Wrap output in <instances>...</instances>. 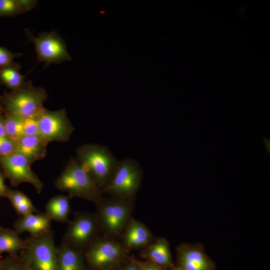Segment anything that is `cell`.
Masks as SVG:
<instances>
[{"label": "cell", "instance_id": "12", "mask_svg": "<svg viewBox=\"0 0 270 270\" xmlns=\"http://www.w3.org/2000/svg\"><path fill=\"white\" fill-rule=\"evenodd\" d=\"M177 262L182 270H216L200 244H182L176 248Z\"/></svg>", "mask_w": 270, "mask_h": 270}, {"label": "cell", "instance_id": "27", "mask_svg": "<svg viewBox=\"0 0 270 270\" xmlns=\"http://www.w3.org/2000/svg\"><path fill=\"white\" fill-rule=\"evenodd\" d=\"M20 56L21 54L13 53L7 48L0 46V68L8 66L13 62L14 58Z\"/></svg>", "mask_w": 270, "mask_h": 270}, {"label": "cell", "instance_id": "33", "mask_svg": "<svg viewBox=\"0 0 270 270\" xmlns=\"http://www.w3.org/2000/svg\"><path fill=\"white\" fill-rule=\"evenodd\" d=\"M2 84H1L0 82V86ZM2 95H1L0 94V110H2Z\"/></svg>", "mask_w": 270, "mask_h": 270}, {"label": "cell", "instance_id": "24", "mask_svg": "<svg viewBox=\"0 0 270 270\" xmlns=\"http://www.w3.org/2000/svg\"><path fill=\"white\" fill-rule=\"evenodd\" d=\"M0 270H32L20 256L9 255L2 260Z\"/></svg>", "mask_w": 270, "mask_h": 270}, {"label": "cell", "instance_id": "15", "mask_svg": "<svg viewBox=\"0 0 270 270\" xmlns=\"http://www.w3.org/2000/svg\"><path fill=\"white\" fill-rule=\"evenodd\" d=\"M142 256L150 262L163 268H174L169 244L164 238L151 242L142 252Z\"/></svg>", "mask_w": 270, "mask_h": 270}, {"label": "cell", "instance_id": "2", "mask_svg": "<svg viewBox=\"0 0 270 270\" xmlns=\"http://www.w3.org/2000/svg\"><path fill=\"white\" fill-rule=\"evenodd\" d=\"M56 188L72 198L77 197L96 203L103 192L76 158H71L54 181Z\"/></svg>", "mask_w": 270, "mask_h": 270}, {"label": "cell", "instance_id": "1", "mask_svg": "<svg viewBox=\"0 0 270 270\" xmlns=\"http://www.w3.org/2000/svg\"><path fill=\"white\" fill-rule=\"evenodd\" d=\"M76 158L102 190L110 182L118 160L106 146L86 144L76 150Z\"/></svg>", "mask_w": 270, "mask_h": 270}, {"label": "cell", "instance_id": "3", "mask_svg": "<svg viewBox=\"0 0 270 270\" xmlns=\"http://www.w3.org/2000/svg\"><path fill=\"white\" fill-rule=\"evenodd\" d=\"M134 200L102 197L96 204L100 228L109 237L121 236L131 218Z\"/></svg>", "mask_w": 270, "mask_h": 270}, {"label": "cell", "instance_id": "7", "mask_svg": "<svg viewBox=\"0 0 270 270\" xmlns=\"http://www.w3.org/2000/svg\"><path fill=\"white\" fill-rule=\"evenodd\" d=\"M122 244L110 238H96L84 251L85 260L94 269L120 266L128 258Z\"/></svg>", "mask_w": 270, "mask_h": 270}, {"label": "cell", "instance_id": "23", "mask_svg": "<svg viewBox=\"0 0 270 270\" xmlns=\"http://www.w3.org/2000/svg\"><path fill=\"white\" fill-rule=\"evenodd\" d=\"M6 136L16 141L24 136V118L12 113H4Z\"/></svg>", "mask_w": 270, "mask_h": 270}, {"label": "cell", "instance_id": "34", "mask_svg": "<svg viewBox=\"0 0 270 270\" xmlns=\"http://www.w3.org/2000/svg\"><path fill=\"white\" fill-rule=\"evenodd\" d=\"M2 252L0 251V266L1 264V263H2V259L1 258V254H2Z\"/></svg>", "mask_w": 270, "mask_h": 270}, {"label": "cell", "instance_id": "35", "mask_svg": "<svg viewBox=\"0 0 270 270\" xmlns=\"http://www.w3.org/2000/svg\"><path fill=\"white\" fill-rule=\"evenodd\" d=\"M174 270H182L178 268H177V269H175Z\"/></svg>", "mask_w": 270, "mask_h": 270}, {"label": "cell", "instance_id": "32", "mask_svg": "<svg viewBox=\"0 0 270 270\" xmlns=\"http://www.w3.org/2000/svg\"><path fill=\"white\" fill-rule=\"evenodd\" d=\"M120 266L104 269H94L92 270H119Z\"/></svg>", "mask_w": 270, "mask_h": 270}, {"label": "cell", "instance_id": "11", "mask_svg": "<svg viewBox=\"0 0 270 270\" xmlns=\"http://www.w3.org/2000/svg\"><path fill=\"white\" fill-rule=\"evenodd\" d=\"M38 118L40 136L48 143L66 142L74 130L64 108L52 111L44 108Z\"/></svg>", "mask_w": 270, "mask_h": 270}, {"label": "cell", "instance_id": "13", "mask_svg": "<svg viewBox=\"0 0 270 270\" xmlns=\"http://www.w3.org/2000/svg\"><path fill=\"white\" fill-rule=\"evenodd\" d=\"M50 222L45 212L30 214L20 216L14 222V230L18 235L26 232L32 236H38L51 230Z\"/></svg>", "mask_w": 270, "mask_h": 270}, {"label": "cell", "instance_id": "22", "mask_svg": "<svg viewBox=\"0 0 270 270\" xmlns=\"http://www.w3.org/2000/svg\"><path fill=\"white\" fill-rule=\"evenodd\" d=\"M38 4L34 0H0V17H12L32 9Z\"/></svg>", "mask_w": 270, "mask_h": 270}, {"label": "cell", "instance_id": "20", "mask_svg": "<svg viewBox=\"0 0 270 270\" xmlns=\"http://www.w3.org/2000/svg\"><path fill=\"white\" fill-rule=\"evenodd\" d=\"M26 240L21 238L14 230L2 227L0 230V250L2 252H7L10 255H16L25 249Z\"/></svg>", "mask_w": 270, "mask_h": 270}, {"label": "cell", "instance_id": "31", "mask_svg": "<svg viewBox=\"0 0 270 270\" xmlns=\"http://www.w3.org/2000/svg\"><path fill=\"white\" fill-rule=\"evenodd\" d=\"M0 110V136H7L4 126V114Z\"/></svg>", "mask_w": 270, "mask_h": 270}, {"label": "cell", "instance_id": "5", "mask_svg": "<svg viewBox=\"0 0 270 270\" xmlns=\"http://www.w3.org/2000/svg\"><path fill=\"white\" fill-rule=\"evenodd\" d=\"M142 178V170L136 160L131 158L118 160L110 182L102 190L103 193L114 198L134 200Z\"/></svg>", "mask_w": 270, "mask_h": 270}, {"label": "cell", "instance_id": "29", "mask_svg": "<svg viewBox=\"0 0 270 270\" xmlns=\"http://www.w3.org/2000/svg\"><path fill=\"white\" fill-rule=\"evenodd\" d=\"M5 175L0 168V198H7L8 187L4 184Z\"/></svg>", "mask_w": 270, "mask_h": 270}, {"label": "cell", "instance_id": "16", "mask_svg": "<svg viewBox=\"0 0 270 270\" xmlns=\"http://www.w3.org/2000/svg\"><path fill=\"white\" fill-rule=\"evenodd\" d=\"M83 252L62 241L56 247L58 270H85Z\"/></svg>", "mask_w": 270, "mask_h": 270}, {"label": "cell", "instance_id": "9", "mask_svg": "<svg viewBox=\"0 0 270 270\" xmlns=\"http://www.w3.org/2000/svg\"><path fill=\"white\" fill-rule=\"evenodd\" d=\"M26 34L34 45L38 61L43 62L45 66L72 60L65 42L54 32H42L36 36L26 30Z\"/></svg>", "mask_w": 270, "mask_h": 270}, {"label": "cell", "instance_id": "21", "mask_svg": "<svg viewBox=\"0 0 270 270\" xmlns=\"http://www.w3.org/2000/svg\"><path fill=\"white\" fill-rule=\"evenodd\" d=\"M6 198L20 216L40 212L28 196L18 190L8 187Z\"/></svg>", "mask_w": 270, "mask_h": 270}, {"label": "cell", "instance_id": "19", "mask_svg": "<svg viewBox=\"0 0 270 270\" xmlns=\"http://www.w3.org/2000/svg\"><path fill=\"white\" fill-rule=\"evenodd\" d=\"M20 66L14 62L0 68V82L11 90L22 88L28 85L30 82L25 80L26 75H22L20 70Z\"/></svg>", "mask_w": 270, "mask_h": 270}, {"label": "cell", "instance_id": "14", "mask_svg": "<svg viewBox=\"0 0 270 270\" xmlns=\"http://www.w3.org/2000/svg\"><path fill=\"white\" fill-rule=\"evenodd\" d=\"M122 236V244L126 250L145 248L152 240L148 228L140 222L131 218Z\"/></svg>", "mask_w": 270, "mask_h": 270}, {"label": "cell", "instance_id": "6", "mask_svg": "<svg viewBox=\"0 0 270 270\" xmlns=\"http://www.w3.org/2000/svg\"><path fill=\"white\" fill-rule=\"evenodd\" d=\"M20 257L32 270H58L54 232L26 239Z\"/></svg>", "mask_w": 270, "mask_h": 270}, {"label": "cell", "instance_id": "8", "mask_svg": "<svg viewBox=\"0 0 270 270\" xmlns=\"http://www.w3.org/2000/svg\"><path fill=\"white\" fill-rule=\"evenodd\" d=\"M62 240L72 248L84 251L96 238L100 228L96 214L76 212L68 223Z\"/></svg>", "mask_w": 270, "mask_h": 270}, {"label": "cell", "instance_id": "26", "mask_svg": "<svg viewBox=\"0 0 270 270\" xmlns=\"http://www.w3.org/2000/svg\"><path fill=\"white\" fill-rule=\"evenodd\" d=\"M17 142L8 136H0V156H4L16 150Z\"/></svg>", "mask_w": 270, "mask_h": 270}, {"label": "cell", "instance_id": "4", "mask_svg": "<svg viewBox=\"0 0 270 270\" xmlns=\"http://www.w3.org/2000/svg\"><path fill=\"white\" fill-rule=\"evenodd\" d=\"M48 98L44 89L35 87L30 82L24 88L4 92L2 111L24 118L38 116L44 109V103Z\"/></svg>", "mask_w": 270, "mask_h": 270}, {"label": "cell", "instance_id": "10", "mask_svg": "<svg viewBox=\"0 0 270 270\" xmlns=\"http://www.w3.org/2000/svg\"><path fill=\"white\" fill-rule=\"evenodd\" d=\"M32 164L27 158L18 152L0 156V168L12 186L28 182L32 185L37 193L40 194L44 184L32 170Z\"/></svg>", "mask_w": 270, "mask_h": 270}, {"label": "cell", "instance_id": "30", "mask_svg": "<svg viewBox=\"0 0 270 270\" xmlns=\"http://www.w3.org/2000/svg\"><path fill=\"white\" fill-rule=\"evenodd\" d=\"M138 262L142 270H164V269L148 261L142 262L138 260Z\"/></svg>", "mask_w": 270, "mask_h": 270}, {"label": "cell", "instance_id": "17", "mask_svg": "<svg viewBox=\"0 0 270 270\" xmlns=\"http://www.w3.org/2000/svg\"><path fill=\"white\" fill-rule=\"evenodd\" d=\"M17 142L18 152L32 164L43 159L46 154L48 142L40 136H24Z\"/></svg>", "mask_w": 270, "mask_h": 270}, {"label": "cell", "instance_id": "36", "mask_svg": "<svg viewBox=\"0 0 270 270\" xmlns=\"http://www.w3.org/2000/svg\"><path fill=\"white\" fill-rule=\"evenodd\" d=\"M2 226H1L0 225V230L1 228H2Z\"/></svg>", "mask_w": 270, "mask_h": 270}, {"label": "cell", "instance_id": "28", "mask_svg": "<svg viewBox=\"0 0 270 270\" xmlns=\"http://www.w3.org/2000/svg\"><path fill=\"white\" fill-rule=\"evenodd\" d=\"M119 270H142L138 260L130 258H128L120 266Z\"/></svg>", "mask_w": 270, "mask_h": 270}, {"label": "cell", "instance_id": "18", "mask_svg": "<svg viewBox=\"0 0 270 270\" xmlns=\"http://www.w3.org/2000/svg\"><path fill=\"white\" fill-rule=\"evenodd\" d=\"M72 198L69 195H58L52 198L47 202L46 214L50 219L61 223H68L70 212V201Z\"/></svg>", "mask_w": 270, "mask_h": 270}, {"label": "cell", "instance_id": "25", "mask_svg": "<svg viewBox=\"0 0 270 270\" xmlns=\"http://www.w3.org/2000/svg\"><path fill=\"white\" fill-rule=\"evenodd\" d=\"M23 129L24 136H40L38 116L24 118Z\"/></svg>", "mask_w": 270, "mask_h": 270}]
</instances>
